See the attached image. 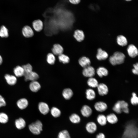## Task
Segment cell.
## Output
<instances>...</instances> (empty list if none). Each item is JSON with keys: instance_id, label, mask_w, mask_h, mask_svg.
I'll use <instances>...</instances> for the list:
<instances>
[{"instance_id": "cell-35", "label": "cell", "mask_w": 138, "mask_h": 138, "mask_svg": "<svg viewBox=\"0 0 138 138\" xmlns=\"http://www.w3.org/2000/svg\"><path fill=\"white\" fill-rule=\"evenodd\" d=\"M55 59L54 54L52 53H48L47 56V62L51 65L53 64L55 62Z\"/></svg>"}, {"instance_id": "cell-27", "label": "cell", "mask_w": 138, "mask_h": 138, "mask_svg": "<svg viewBox=\"0 0 138 138\" xmlns=\"http://www.w3.org/2000/svg\"><path fill=\"white\" fill-rule=\"evenodd\" d=\"M62 94L63 97L65 99L69 100L72 96L73 92L70 88H66L63 90Z\"/></svg>"}, {"instance_id": "cell-25", "label": "cell", "mask_w": 138, "mask_h": 138, "mask_svg": "<svg viewBox=\"0 0 138 138\" xmlns=\"http://www.w3.org/2000/svg\"><path fill=\"white\" fill-rule=\"evenodd\" d=\"M15 124L17 128L20 130L24 128L26 125L25 121L21 118L16 119L15 121Z\"/></svg>"}, {"instance_id": "cell-20", "label": "cell", "mask_w": 138, "mask_h": 138, "mask_svg": "<svg viewBox=\"0 0 138 138\" xmlns=\"http://www.w3.org/2000/svg\"><path fill=\"white\" fill-rule=\"evenodd\" d=\"M74 37L78 41L80 42L84 39L85 35L82 30H76L74 32Z\"/></svg>"}, {"instance_id": "cell-32", "label": "cell", "mask_w": 138, "mask_h": 138, "mask_svg": "<svg viewBox=\"0 0 138 138\" xmlns=\"http://www.w3.org/2000/svg\"><path fill=\"white\" fill-rule=\"evenodd\" d=\"M50 112L52 116L55 118L59 117L61 114L60 110L58 108L55 107H53L51 108Z\"/></svg>"}, {"instance_id": "cell-26", "label": "cell", "mask_w": 138, "mask_h": 138, "mask_svg": "<svg viewBox=\"0 0 138 138\" xmlns=\"http://www.w3.org/2000/svg\"><path fill=\"white\" fill-rule=\"evenodd\" d=\"M117 42L118 45L121 46H125L128 43L126 38L122 35H120L117 36Z\"/></svg>"}, {"instance_id": "cell-38", "label": "cell", "mask_w": 138, "mask_h": 138, "mask_svg": "<svg viewBox=\"0 0 138 138\" xmlns=\"http://www.w3.org/2000/svg\"><path fill=\"white\" fill-rule=\"evenodd\" d=\"M22 66L24 69V73H28L32 71V66L30 64L24 65Z\"/></svg>"}, {"instance_id": "cell-23", "label": "cell", "mask_w": 138, "mask_h": 138, "mask_svg": "<svg viewBox=\"0 0 138 138\" xmlns=\"http://www.w3.org/2000/svg\"><path fill=\"white\" fill-rule=\"evenodd\" d=\"M96 73L98 76L101 78L103 76H106L108 74V70L103 67H98L96 70Z\"/></svg>"}, {"instance_id": "cell-24", "label": "cell", "mask_w": 138, "mask_h": 138, "mask_svg": "<svg viewBox=\"0 0 138 138\" xmlns=\"http://www.w3.org/2000/svg\"><path fill=\"white\" fill-rule=\"evenodd\" d=\"M97 121L98 123L101 126L105 125L107 122L106 116L102 114H100L98 116Z\"/></svg>"}, {"instance_id": "cell-36", "label": "cell", "mask_w": 138, "mask_h": 138, "mask_svg": "<svg viewBox=\"0 0 138 138\" xmlns=\"http://www.w3.org/2000/svg\"><path fill=\"white\" fill-rule=\"evenodd\" d=\"M8 120V117L7 115L4 112L0 113V122L2 123H7Z\"/></svg>"}, {"instance_id": "cell-12", "label": "cell", "mask_w": 138, "mask_h": 138, "mask_svg": "<svg viewBox=\"0 0 138 138\" xmlns=\"http://www.w3.org/2000/svg\"><path fill=\"white\" fill-rule=\"evenodd\" d=\"M22 32L23 36L26 38L32 37L34 35L33 30L28 26H26L23 27L22 30Z\"/></svg>"}, {"instance_id": "cell-5", "label": "cell", "mask_w": 138, "mask_h": 138, "mask_svg": "<svg viewBox=\"0 0 138 138\" xmlns=\"http://www.w3.org/2000/svg\"><path fill=\"white\" fill-rule=\"evenodd\" d=\"M24 76L25 81L37 80L39 77L38 75L36 72L32 71L28 73H25Z\"/></svg>"}, {"instance_id": "cell-13", "label": "cell", "mask_w": 138, "mask_h": 138, "mask_svg": "<svg viewBox=\"0 0 138 138\" xmlns=\"http://www.w3.org/2000/svg\"><path fill=\"white\" fill-rule=\"evenodd\" d=\"M108 53L101 48H99L97 50V53L96 55L97 59L99 60H104L108 57Z\"/></svg>"}, {"instance_id": "cell-41", "label": "cell", "mask_w": 138, "mask_h": 138, "mask_svg": "<svg viewBox=\"0 0 138 138\" xmlns=\"http://www.w3.org/2000/svg\"><path fill=\"white\" fill-rule=\"evenodd\" d=\"M96 138H106L105 134L103 133L100 132L97 134Z\"/></svg>"}, {"instance_id": "cell-39", "label": "cell", "mask_w": 138, "mask_h": 138, "mask_svg": "<svg viewBox=\"0 0 138 138\" xmlns=\"http://www.w3.org/2000/svg\"><path fill=\"white\" fill-rule=\"evenodd\" d=\"M134 68L132 70V73L135 74L137 75L138 73V64L137 63L133 65Z\"/></svg>"}, {"instance_id": "cell-37", "label": "cell", "mask_w": 138, "mask_h": 138, "mask_svg": "<svg viewBox=\"0 0 138 138\" xmlns=\"http://www.w3.org/2000/svg\"><path fill=\"white\" fill-rule=\"evenodd\" d=\"M132 97L130 99L131 104L133 105H136L138 103V98L135 93L133 92L132 93Z\"/></svg>"}, {"instance_id": "cell-11", "label": "cell", "mask_w": 138, "mask_h": 138, "mask_svg": "<svg viewBox=\"0 0 138 138\" xmlns=\"http://www.w3.org/2000/svg\"><path fill=\"white\" fill-rule=\"evenodd\" d=\"M38 109L40 112L43 115L47 114L50 109L48 105L44 102H40L39 103Z\"/></svg>"}, {"instance_id": "cell-17", "label": "cell", "mask_w": 138, "mask_h": 138, "mask_svg": "<svg viewBox=\"0 0 138 138\" xmlns=\"http://www.w3.org/2000/svg\"><path fill=\"white\" fill-rule=\"evenodd\" d=\"M29 87L30 90L33 92H36L39 90L41 87L40 83L37 80L31 81Z\"/></svg>"}, {"instance_id": "cell-31", "label": "cell", "mask_w": 138, "mask_h": 138, "mask_svg": "<svg viewBox=\"0 0 138 138\" xmlns=\"http://www.w3.org/2000/svg\"><path fill=\"white\" fill-rule=\"evenodd\" d=\"M8 30L4 26H2L0 28V36L2 38H7L8 36Z\"/></svg>"}, {"instance_id": "cell-16", "label": "cell", "mask_w": 138, "mask_h": 138, "mask_svg": "<svg viewBox=\"0 0 138 138\" xmlns=\"http://www.w3.org/2000/svg\"><path fill=\"white\" fill-rule=\"evenodd\" d=\"M28 102L25 98H22L18 100L17 102V105L18 107L21 110L26 108L28 106Z\"/></svg>"}, {"instance_id": "cell-2", "label": "cell", "mask_w": 138, "mask_h": 138, "mask_svg": "<svg viewBox=\"0 0 138 138\" xmlns=\"http://www.w3.org/2000/svg\"><path fill=\"white\" fill-rule=\"evenodd\" d=\"M125 58V55L120 52H116L111 56L109 59L110 63L113 65L120 64L123 63Z\"/></svg>"}, {"instance_id": "cell-29", "label": "cell", "mask_w": 138, "mask_h": 138, "mask_svg": "<svg viewBox=\"0 0 138 138\" xmlns=\"http://www.w3.org/2000/svg\"><path fill=\"white\" fill-rule=\"evenodd\" d=\"M87 83L89 86L93 88L97 87L99 84L97 80L93 77L89 78L87 81Z\"/></svg>"}, {"instance_id": "cell-43", "label": "cell", "mask_w": 138, "mask_h": 138, "mask_svg": "<svg viewBox=\"0 0 138 138\" xmlns=\"http://www.w3.org/2000/svg\"><path fill=\"white\" fill-rule=\"evenodd\" d=\"M3 62V59L1 56L0 55V65Z\"/></svg>"}, {"instance_id": "cell-34", "label": "cell", "mask_w": 138, "mask_h": 138, "mask_svg": "<svg viewBox=\"0 0 138 138\" xmlns=\"http://www.w3.org/2000/svg\"><path fill=\"white\" fill-rule=\"evenodd\" d=\"M57 138H71V137L68 131L64 130L59 133Z\"/></svg>"}, {"instance_id": "cell-4", "label": "cell", "mask_w": 138, "mask_h": 138, "mask_svg": "<svg viewBox=\"0 0 138 138\" xmlns=\"http://www.w3.org/2000/svg\"><path fill=\"white\" fill-rule=\"evenodd\" d=\"M95 73L94 68L90 65L84 68L82 71L83 74L84 76L89 78L93 77Z\"/></svg>"}, {"instance_id": "cell-28", "label": "cell", "mask_w": 138, "mask_h": 138, "mask_svg": "<svg viewBox=\"0 0 138 138\" xmlns=\"http://www.w3.org/2000/svg\"><path fill=\"white\" fill-rule=\"evenodd\" d=\"M87 99L90 100H94L96 97V94L95 91L91 88L87 89L86 91Z\"/></svg>"}, {"instance_id": "cell-42", "label": "cell", "mask_w": 138, "mask_h": 138, "mask_svg": "<svg viewBox=\"0 0 138 138\" xmlns=\"http://www.w3.org/2000/svg\"><path fill=\"white\" fill-rule=\"evenodd\" d=\"M71 3L73 4H77L79 3L80 0H69Z\"/></svg>"}, {"instance_id": "cell-21", "label": "cell", "mask_w": 138, "mask_h": 138, "mask_svg": "<svg viewBox=\"0 0 138 138\" xmlns=\"http://www.w3.org/2000/svg\"><path fill=\"white\" fill-rule=\"evenodd\" d=\"M53 54L56 55H59L62 53L63 49L60 44H56L54 45L52 49Z\"/></svg>"}, {"instance_id": "cell-10", "label": "cell", "mask_w": 138, "mask_h": 138, "mask_svg": "<svg viewBox=\"0 0 138 138\" xmlns=\"http://www.w3.org/2000/svg\"><path fill=\"white\" fill-rule=\"evenodd\" d=\"M91 108L88 106L84 105L82 108L80 112L83 116L86 117H89L92 113Z\"/></svg>"}, {"instance_id": "cell-1", "label": "cell", "mask_w": 138, "mask_h": 138, "mask_svg": "<svg viewBox=\"0 0 138 138\" xmlns=\"http://www.w3.org/2000/svg\"><path fill=\"white\" fill-rule=\"evenodd\" d=\"M128 104L124 100H119L116 102L112 108L113 110L117 114L122 112L128 113L129 112Z\"/></svg>"}, {"instance_id": "cell-18", "label": "cell", "mask_w": 138, "mask_h": 138, "mask_svg": "<svg viewBox=\"0 0 138 138\" xmlns=\"http://www.w3.org/2000/svg\"><path fill=\"white\" fill-rule=\"evenodd\" d=\"M32 26L34 30L37 32L41 30L43 27L42 22L40 19L35 20L32 22Z\"/></svg>"}, {"instance_id": "cell-22", "label": "cell", "mask_w": 138, "mask_h": 138, "mask_svg": "<svg viewBox=\"0 0 138 138\" xmlns=\"http://www.w3.org/2000/svg\"><path fill=\"white\" fill-rule=\"evenodd\" d=\"M14 73L16 77H19L24 76V71L22 66H17L14 69Z\"/></svg>"}, {"instance_id": "cell-33", "label": "cell", "mask_w": 138, "mask_h": 138, "mask_svg": "<svg viewBox=\"0 0 138 138\" xmlns=\"http://www.w3.org/2000/svg\"><path fill=\"white\" fill-rule=\"evenodd\" d=\"M58 59L60 62L64 64L68 63L70 60L68 56L62 53L59 55Z\"/></svg>"}, {"instance_id": "cell-19", "label": "cell", "mask_w": 138, "mask_h": 138, "mask_svg": "<svg viewBox=\"0 0 138 138\" xmlns=\"http://www.w3.org/2000/svg\"><path fill=\"white\" fill-rule=\"evenodd\" d=\"M107 122L111 124L117 123L118 121V118L116 115L114 113L109 114L106 116Z\"/></svg>"}, {"instance_id": "cell-44", "label": "cell", "mask_w": 138, "mask_h": 138, "mask_svg": "<svg viewBox=\"0 0 138 138\" xmlns=\"http://www.w3.org/2000/svg\"><path fill=\"white\" fill-rule=\"evenodd\" d=\"M125 1H131L132 0H125Z\"/></svg>"}, {"instance_id": "cell-15", "label": "cell", "mask_w": 138, "mask_h": 138, "mask_svg": "<svg viewBox=\"0 0 138 138\" xmlns=\"http://www.w3.org/2000/svg\"><path fill=\"white\" fill-rule=\"evenodd\" d=\"M78 63L82 67L84 68L90 65L91 61L89 58L84 56L79 59Z\"/></svg>"}, {"instance_id": "cell-8", "label": "cell", "mask_w": 138, "mask_h": 138, "mask_svg": "<svg viewBox=\"0 0 138 138\" xmlns=\"http://www.w3.org/2000/svg\"><path fill=\"white\" fill-rule=\"evenodd\" d=\"M127 50L129 56L132 58L135 57L138 55L137 48L133 44H131L129 45Z\"/></svg>"}, {"instance_id": "cell-40", "label": "cell", "mask_w": 138, "mask_h": 138, "mask_svg": "<svg viewBox=\"0 0 138 138\" xmlns=\"http://www.w3.org/2000/svg\"><path fill=\"white\" fill-rule=\"evenodd\" d=\"M6 103L4 98L0 95V107L5 106Z\"/></svg>"}, {"instance_id": "cell-6", "label": "cell", "mask_w": 138, "mask_h": 138, "mask_svg": "<svg viewBox=\"0 0 138 138\" xmlns=\"http://www.w3.org/2000/svg\"><path fill=\"white\" fill-rule=\"evenodd\" d=\"M97 124L93 121L88 122L86 124L85 126L86 131L90 134L94 133L97 130Z\"/></svg>"}, {"instance_id": "cell-7", "label": "cell", "mask_w": 138, "mask_h": 138, "mask_svg": "<svg viewBox=\"0 0 138 138\" xmlns=\"http://www.w3.org/2000/svg\"><path fill=\"white\" fill-rule=\"evenodd\" d=\"M94 107L97 111L102 112L107 109L108 106L105 102L103 101H99L95 103Z\"/></svg>"}, {"instance_id": "cell-30", "label": "cell", "mask_w": 138, "mask_h": 138, "mask_svg": "<svg viewBox=\"0 0 138 138\" xmlns=\"http://www.w3.org/2000/svg\"><path fill=\"white\" fill-rule=\"evenodd\" d=\"M69 119L72 122L74 123H78L80 122L81 120L79 116L75 113L72 114L70 116Z\"/></svg>"}, {"instance_id": "cell-9", "label": "cell", "mask_w": 138, "mask_h": 138, "mask_svg": "<svg viewBox=\"0 0 138 138\" xmlns=\"http://www.w3.org/2000/svg\"><path fill=\"white\" fill-rule=\"evenodd\" d=\"M98 94L101 96H103L107 94L109 90L107 86L103 83L99 84L97 87Z\"/></svg>"}, {"instance_id": "cell-14", "label": "cell", "mask_w": 138, "mask_h": 138, "mask_svg": "<svg viewBox=\"0 0 138 138\" xmlns=\"http://www.w3.org/2000/svg\"><path fill=\"white\" fill-rule=\"evenodd\" d=\"M4 77L6 82L9 85H14L17 82L16 77L14 75L6 74L5 75Z\"/></svg>"}, {"instance_id": "cell-3", "label": "cell", "mask_w": 138, "mask_h": 138, "mask_svg": "<svg viewBox=\"0 0 138 138\" xmlns=\"http://www.w3.org/2000/svg\"><path fill=\"white\" fill-rule=\"evenodd\" d=\"M43 125L41 122L37 120L29 125L30 131L33 134L38 135L40 134L42 130Z\"/></svg>"}]
</instances>
